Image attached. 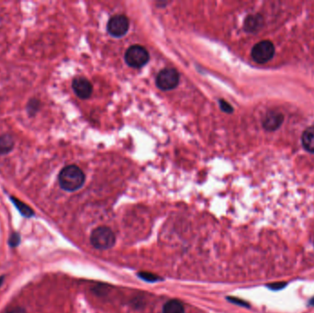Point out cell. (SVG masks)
<instances>
[{"instance_id":"obj_1","label":"cell","mask_w":314,"mask_h":313,"mask_svg":"<svg viewBox=\"0 0 314 313\" xmlns=\"http://www.w3.org/2000/svg\"><path fill=\"white\" fill-rule=\"evenodd\" d=\"M58 180L60 187L65 191L73 192L84 185L86 176L83 171L77 166H68L62 169Z\"/></svg>"},{"instance_id":"obj_2","label":"cell","mask_w":314,"mask_h":313,"mask_svg":"<svg viewBox=\"0 0 314 313\" xmlns=\"http://www.w3.org/2000/svg\"><path fill=\"white\" fill-rule=\"evenodd\" d=\"M90 243L98 250H109L115 245L116 236L111 228L99 226L92 230Z\"/></svg>"},{"instance_id":"obj_3","label":"cell","mask_w":314,"mask_h":313,"mask_svg":"<svg viewBox=\"0 0 314 313\" xmlns=\"http://www.w3.org/2000/svg\"><path fill=\"white\" fill-rule=\"evenodd\" d=\"M125 61L127 64L131 67L141 68L148 63L149 54L144 47L140 45H133L127 50Z\"/></svg>"},{"instance_id":"obj_4","label":"cell","mask_w":314,"mask_h":313,"mask_svg":"<svg viewBox=\"0 0 314 313\" xmlns=\"http://www.w3.org/2000/svg\"><path fill=\"white\" fill-rule=\"evenodd\" d=\"M275 55V46L269 41H262L257 43L252 49V58L257 63L269 62Z\"/></svg>"},{"instance_id":"obj_5","label":"cell","mask_w":314,"mask_h":313,"mask_svg":"<svg viewBox=\"0 0 314 313\" xmlns=\"http://www.w3.org/2000/svg\"><path fill=\"white\" fill-rule=\"evenodd\" d=\"M179 83V75L176 70L165 68L159 72L156 77V85L161 90H172Z\"/></svg>"},{"instance_id":"obj_6","label":"cell","mask_w":314,"mask_h":313,"mask_svg":"<svg viewBox=\"0 0 314 313\" xmlns=\"http://www.w3.org/2000/svg\"><path fill=\"white\" fill-rule=\"evenodd\" d=\"M130 27V21L124 15H115L108 22L107 29L109 33L116 37L120 38L128 32Z\"/></svg>"},{"instance_id":"obj_7","label":"cell","mask_w":314,"mask_h":313,"mask_svg":"<svg viewBox=\"0 0 314 313\" xmlns=\"http://www.w3.org/2000/svg\"><path fill=\"white\" fill-rule=\"evenodd\" d=\"M72 86L78 98H82V99L90 98L92 91H93V86L87 79H86L84 77H77L73 81Z\"/></svg>"},{"instance_id":"obj_8","label":"cell","mask_w":314,"mask_h":313,"mask_svg":"<svg viewBox=\"0 0 314 313\" xmlns=\"http://www.w3.org/2000/svg\"><path fill=\"white\" fill-rule=\"evenodd\" d=\"M284 120V117L279 112H268L263 119V126L267 131H276Z\"/></svg>"},{"instance_id":"obj_9","label":"cell","mask_w":314,"mask_h":313,"mask_svg":"<svg viewBox=\"0 0 314 313\" xmlns=\"http://www.w3.org/2000/svg\"><path fill=\"white\" fill-rule=\"evenodd\" d=\"M301 142L306 151L314 153V127H310L303 132Z\"/></svg>"},{"instance_id":"obj_10","label":"cell","mask_w":314,"mask_h":313,"mask_svg":"<svg viewBox=\"0 0 314 313\" xmlns=\"http://www.w3.org/2000/svg\"><path fill=\"white\" fill-rule=\"evenodd\" d=\"M163 313H185V307L177 299H171L163 307Z\"/></svg>"},{"instance_id":"obj_11","label":"cell","mask_w":314,"mask_h":313,"mask_svg":"<svg viewBox=\"0 0 314 313\" xmlns=\"http://www.w3.org/2000/svg\"><path fill=\"white\" fill-rule=\"evenodd\" d=\"M14 139L9 134L0 136V154H7L14 147Z\"/></svg>"},{"instance_id":"obj_12","label":"cell","mask_w":314,"mask_h":313,"mask_svg":"<svg viewBox=\"0 0 314 313\" xmlns=\"http://www.w3.org/2000/svg\"><path fill=\"white\" fill-rule=\"evenodd\" d=\"M10 199H11V201L13 202V204L16 206V208L24 217L30 218L34 215V211L30 207H29L28 205H26L24 202L19 200L17 198H14V197H10Z\"/></svg>"},{"instance_id":"obj_13","label":"cell","mask_w":314,"mask_h":313,"mask_svg":"<svg viewBox=\"0 0 314 313\" xmlns=\"http://www.w3.org/2000/svg\"><path fill=\"white\" fill-rule=\"evenodd\" d=\"M260 23L261 22L258 16H250L245 21L244 28L247 31H254L258 28Z\"/></svg>"},{"instance_id":"obj_14","label":"cell","mask_w":314,"mask_h":313,"mask_svg":"<svg viewBox=\"0 0 314 313\" xmlns=\"http://www.w3.org/2000/svg\"><path fill=\"white\" fill-rule=\"evenodd\" d=\"M140 278L143 280H145L147 282H156L159 280V278L157 276H155L152 273H149V272H142L138 274Z\"/></svg>"},{"instance_id":"obj_15","label":"cell","mask_w":314,"mask_h":313,"mask_svg":"<svg viewBox=\"0 0 314 313\" xmlns=\"http://www.w3.org/2000/svg\"><path fill=\"white\" fill-rule=\"evenodd\" d=\"M40 107V102L36 99H32L29 102L28 104V113L30 115H34L36 112L39 110Z\"/></svg>"},{"instance_id":"obj_16","label":"cell","mask_w":314,"mask_h":313,"mask_svg":"<svg viewBox=\"0 0 314 313\" xmlns=\"http://www.w3.org/2000/svg\"><path fill=\"white\" fill-rule=\"evenodd\" d=\"M21 242V236L19 233L14 232L9 238V244L11 247H16Z\"/></svg>"},{"instance_id":"obj_17","label":"cell","mask_w":314,"mask_h":313,"mask_svg":"<svg viewBox=\"0 0 314 313\" xmlns=\"http://www.w3.org/2000/svg\"><path fill=\"white\" fill-rule=\"evenodd\" d=\"M220 106H221V109L223 112H227V113H230L232 112V108L224 100H220Z\"/></svg>"},{"instance_id":"obj_18","label":"cell","mask_w":314,"mask_h":313,"mask_svg":"<svg viewBox=\"0 0 314 313\" xmlns=\"http://www.w3.org/2000/svg\"><path fill=\"white\" fill-rule=\"evenodd\" d=\"M285 285H286V283L281 282V283H274V284H271V285H268V287L271 288L273 290H279V289L283 288Z\"/></svg>"},{"instance_id":"obj_19","label":"cell","mask_w":314,"mask_h":313,"mask_svg":"<svg viewBox=\"0 0 314 313\" xmlns=\"http://www.w3.org/2000/svg\"><path fill=\"white\" fill-rule=\"evenodd\" d=\"M7 313H26V311L21 307H15L10 309L9 311H7Z\"/></svg>"},{"instance_id":"obj_20","label":"cell","mask_w":314,"mask_h":313,"mask_svg":"<svg viewBox=\"0 0 314 313\" xmlns=\"http://www.w3.org/2000/svg\"><path fill=\"white\" fill-rule=\"evenodd\" d=\"M230 299V301L231 302H233V303H237V304H240L241 306H247V304L243 301V300H238L236 299Z\"/></svg>"},{"instance_id":"obj_21","label":"cell","mask_w":314,"mask_h":313,"mask_svg":"<svg viewBox=\"0 0 314 313\" xmlns=\"http://www.w3.org/2000/svg\"><path fill=\"white\" fill-rule=\"evenodd\" d=\"M310 304H311V305H313V306H314V298H313V299H312V300L310 301Z\"/></svg>"},{"instance_id":"obj_22","label":"cell","mask_w":314,"mask_h":313,"mask_svg":"<svg viewBox=\"0 0 314 313\" xmlns=\"http://www.w3.org/2000/svg\"><path fill=\"white\" fill-rule=\"evenodd\" d=\"M3 280H4V277H1V278H0V285H2Z\"/></svg>"}]
</instances>
